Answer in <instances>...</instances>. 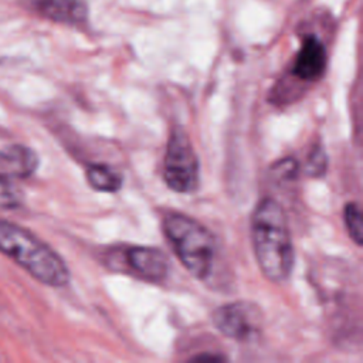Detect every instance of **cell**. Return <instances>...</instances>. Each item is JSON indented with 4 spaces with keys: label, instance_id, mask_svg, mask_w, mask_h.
Returning a JSON list of instances; mask_svg holds the SVG:
<instances>
[{
    "label": "cell",
    "instance_id": "6da1fadb",
    "mask_svg": "<svg viewBox=\"0 0 363 363\" xmlns=\"http://www.w3.org/2000/svg\"><path fill=\"white\" fill-rule=\"evenodd\" d=\"M251 240L261 272L267 279L281 284L294 268V242L286 214L282 206L271 199H262L251 216Z\"/></svg>",
    "mask_w": 363,
    "mask_h": 363
},
{
    "label": "cell",
    "instance_id": "7a4b0ae2",
    "mask_svg": "<svg viewBox=\"0 0 363 363\" xmlns=\"http://www.w3.org/2000/svg\"><path fill=\"white\" fill-rule=\"evenodd\" d=\"M0 251L41 284L64 286L69 281L64 259L21 225L0 220Z\"/></svg>",
    "mask_w": 363,
    "mask_h": 363
},
{
    "label": "cell",
    "instance_id": "3957f363",
    "mask_svg": "<svg viewBox=\"0 0 363 363\" xmlns=\"http://www.w3.org/2000/svg\"><path fill=\"white\" fill-rule=\"evenodd\" d=\"M163 231L176 257L197 279L207 278L214 267L216 238L197 220L170 213L163 218Z\"/></svg>",
    "mask_w": 363,
    "mask_h": 363
},
{
    "label": "cell",
    "instance_id": "277c9868",
    "mask_svg": "<svg viewBox=\"0 0 363 363\" xmlns=\"http://www.w3.org/2000/svg\"><path fill=\"white\" fill-rule=\"evenodd\" d=\"M163 177L167 187L176 193L190 194L199 187L200 172L197 155L187 135L179 128L172 130L167 140Z\"/></svg>",
    "mask_w": 363,
    "mask_h": 363
},
{
    "label": "cell",
    "instance_id": "5b68a950",
    "mask_svg": "<svg viewBox=\"0 0 363 363\" xmlns=\"http://www.w3.org/2000/svg\"><path fill=\"white\" fill-rule=\"evenodd\" d=\"M213 323L224 336L237 342H250L262 328V312L248 301L225 303L214 311Z\"/></svg>",
    "mask_w": 363,
    "mask_h": 363
},
{
    "label": "cell",
    "instance_id": "8992f818",
    "mask_svg": "<svg viewBox=\"0 0 363 363\" xmlns=\"http://www.w3.org/2000/svg\"><path fill=\"white\" fill-rule=\"evenodd\" d=\"M112 267L133 274L143 281L159 284L169 274L167 255L155 247H126L121 252H113Z\"/></svg>",
    "mask_w": 363,
    "mask_h": 363
},
{
    "label": "cell",
    "instance_id": "52a82bcc",
    "mask_svg": "<svg viewBox=\"0 0 363 363\" xmlns=\"http://www.w3.org/2000/svg\"><path fill=\"white\" fill-rule=\"evenodd\" d=\"M326 50L316 35H306L296 54L292 72L303 81H316L326 68Z\"/></svg>",
    "mask_w": 363,
    "mask_h": 363
},
{
    "label": "cell",
    "instance_id": "ba28073f",
    "mask_svg": "<svg viewBox=\"0 0 363 363\" xmlns=\"http://www.w3.org/2000/svg\"><path fill=\"white\" fill-rule=\"evenodd\" d=\"M38 166L37 153L23 145H11L0 150V170L10 177H28Z\"/></svg>",
    "mask_w": 363,
    "mask_h": 363
},
{
    "label": "cell",
    "instance_id": "9c48e42d",
    "mask_svg": "<svg viewBox=\"0 0 363 363\" xmlns=\"http://www.w3.org/2000/svg\"><path fill=\"white\" fill-rule=\"evenodd\" d=\"M35 7L45 18L64 24H81L88 17L85 0H37Z\"/></svg>",
    "mask_w": 363,
    "mask_h": 363
},
{
    "label": "cell",
    "instance_id": "30bf717a",
    "mask_svg": "<svg viewBox=\"0 0 363 363\" xmlns=\"http://www.w3.org/2000/svg\"><path fill=\"white\" fill-rule=\"evenodd\" d=\"M86 180L94 190L104 193H116L123 184V176L105 163L89 164L86 167Z\"/></svg>",
    "mask_w": 363,
    "mask_h": 363
},
{
    "label": "cell",
    "instance_id": "8fae6325",
    "mask_svg": "<svg viewBox=\"0 0 363 363\" xmlns=\"http://www.w3.org/2000/svg\"><path fill=\"white\" fill-rule=\"evenodd\" d=\"M345 224L350 238L357 244H363V223L362 211L356 203H347L345 207Z\"/></svg>",
    "mask_w": 363,
    "mask_h": 363
},
{
    "label": "cell",
    "instance_id": "7c38bea8",
    "mask_svg": "<svg viewBox=\"0 0 363 363\" xmlns=\"http://www.w3.org/2000/svg\"><path fill=\"white\" fill-rule=\"evenodd\" d=\"M23 200V193L20 187L10 179V176L0 174V207L14 208L20 206Z\"/></svg>",
    "mask_w": 363,
    "mask_h": 363
},
{
    "label": "cell",
    "instance_id": "4fadbf2b",
    "mask_svg": "<svg viewBox=\"0 0 363 363\" xmlns=\"http://www.w3.org/2000/svg\"><path fill=\"white\" fill-rule=\"evenodd\" d=\"M328 166V159H326V153L320 146H316L306 162V173L312 177H319L325 173Z\"/></svg>",
    "mask_w": 363,
    "mask_h": 363
},
{
    "label": "cell",
    "instance_id": "5bb4252c",
    "mask_svg": "<svg viewBox=\"0 0 363 363\" xmlns=\"http://www.w3.org/2000/svg\"><path fill=\"white\" fill-rule=\"evenodd\" d=\"M274 173L279 174L284 179H288L289 176H294L296 173V162H294L292 159H284L274 166Z\"/></svg>",
    "mask_w": 363,
    "mask_h": 363
}]
</instances>
